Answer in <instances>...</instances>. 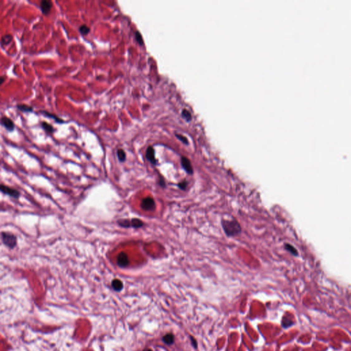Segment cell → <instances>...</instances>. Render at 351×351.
<instances>
[{"label": "cell", "mask_w": 351, "mask_h": 351, "mask_svg": "<svg viewBox=\"0 0 351 351\" xmlns=\"http://www.w3.org/2000/svg\"><path fill=\"white\" fill-rule=\"evenodd\" d=\"M17 108L23 113H32L34 111L32 106H28L24 104H19L17 105Z\"/></svg>", "instance_id": "obj_14"}, {"label": "cell", "mask_w": 351, "mask_h": 351, "mask_svg": "<svg viewBox=\"0 0 351 351\" xmlns=\"http://www.w3.org/2000/svg\"><path fill=\"white\" fill-rule=\"evenodd\" d=\"M176 137L179 140L181 141L182 143L186 144V145H188L189 142H188V139H187V137L183 136V135H180V134H176Z\"/></svg>", "instance_id": "obj_23"}, {"label": "cell", "mask_w": 351, "mask_h": 351, "mask_svg": "<svg viewBox=\"0 0 351 351\" xmlns=\"http://www.w3.org/2000/svg\"><path fill=\"white\" fill-rule=\"evenodd\" d=\"M191 342L193 343V346H194L195 349H197L198 344H197V342H196V340L194 338H192V337H191Z\"/></svg>", "instance_id": "obj_25"}, {"label": "cell", "mask_w": 351, "mask_h": 351, "mask_svg": "<svg viewBox=\"0 0 351 351\" xmlns=\"http://www.w3.org/2000/svg\"><path fill=\"white\" fill-rule=\"evenodd\" d=\"M0 123L9 132H12L15 128V123H14L12 119L8 118V117H2L1 119H0Z\"/></svg>", "instance_id": "obj_5"}, {"label": "cell", "mask_w": 351, "mask_h": 351, "mask_svg": "<svg viewBox=\"0 0 351 351\" xmlns=\"http://www.w3.org/2000/svg\"><path fill=\"white\" fill-rule=\"evenodd\" d=\"M174 335L172 333H167L166 335H164L162 338L163 342L168 346L172 345L174 342Z\"/></svg>", "instance_id": "obj_12"}, {"label": "cell", "mask_w": 351, "mask_h": 351, "mask_svg": "<svg viewBox=\"0 0 351 351\" xmlns=\"http://www.w3.org/2000/svg\"><path fill=\"white\" fill-rule=\"evenodd\" d=\"M111 285L113 290L116 291H120L123 287V283L119 279L113 280L111 283Z\"/></svg>", "instance_id": "obj_15"}, {"label": "cell", "mask_w": 351, "mask_h": 351, "mask_svg": "<svg viewBox=\"0 0 351 351\" xmlns=\"http://www.w3.org/2000/svg\"><path fill=\"white\" fill-rule=\"evenodd\" d=\"M1 239L3 244L9 248H14L17 246V237L9 232H2L0 233Z\"/></svg>", "instance_id": "obj_2"}, {"label": "cell", "mask_w": 351, "mask_h": 351, "mask_svg": "<svg viewBox=\"0 0 351 351\" xmlns=\"http://www.w3.org/2000/svg\"><path fill=\"white\" fill-rule=\"evenodd\" d=\"M187 185H188V182L186 180H184L178 184V187H180V189H181L182 190H185L186 188L187 187Z\"/></svg>", "instance_id": "obj_24"}, {"label": "cell", "mask_w": 351, "mask_h": 351, "mask_svg": "<svg viewBox=\"0 0 351 351\" xmlns=\"http://www.w3.org/2000/svg\"><path fill=\"white\" fill-rule=\"evenodd\" d=\"M143 223L142 220L137 218L130 219V227L135 228H139L143 226Z\"/></svg>", "instance_id": "obj_17"}, {"label": "cell", "mask_w": 351, "mask_h": 351, "mask_svg": "<svg viewBox=\"0 0 351 351\" xmlns=\"http://www.w3.org/2000/svg\"><path fill=\"white\" fill-rule=\"evenodd\" d=\"M6 80V76L3 75V76H0V86H1Z\"/></svg>", "instance_id": "obj_26"}, {"label": "cell", "mask_w": 351, "mask_h": 351, "mask_svg": "<svg viewBox=\"0 0 351 351\" xmlns=\"http://www.w3.org/2000/svg\"><path fill=\"white\" fill-rule=\"evenodd\" d=\"M0 191L14 198H18L20 196V192L17 189L4 185H0Z\"/></svg>", "instance_id": "obj_3"}, {"label": "cell", "mask_w": 351, "mask_h": 351, "mask_svg": "<svg viewBox=\"0 0 351 351\" xmlns=\"http://www.w3.org/2000/svg\"><path fill=\"white\" fill-rule=\"evenodd\" d=\"M181 115L182 117V118L185 119L187 122L191 121V119H192V116H191V113L189 112L188 110H187V109L182 110V111L181 113Z\"/></svg>", "instance_id": "obj_19"}, {"label": "cell", "mask_w": 351, "mask_h": 351, "mask_svg": "<svg viewBox=\"0 0 351 351\" xmlns=\"http://www.w3.org/2000/svg\"><path fill=\"white\" fill-rule=\"evenodd\" d=\"M117 263L119 267H125L128 266L129 264V258L127 254L123 252L119 253L117 258Z\"/></svg>", "instance_id": "obj_7"}, {"label": "cell", "mask_w": 351, "mask_h": 351, "mask_svg": "<svg viewBox=\"0 0 351 351\" xmlns=\"http://www.w3.org/2000/svg\"><path fill=\"white\" fill-rule=\"evenodd\" d=\"M146 158L151 163L154 165L156 164V160L155 159V152L152 146H149L146 150Z\"/></svg>", "instance_id": "obj_9"}, {"label": "cell", "mask_w": 351, "mask_h": 351, "mask_svg": "<svg viewBox=\"0 0 351 351\" xmlns=\"http://www.w3.org/2000/svg\"><path fill=\"white\" fill-rule=\"evenodd\" d=\"M281 325H282V326H283V327L284 329H287V328H289V327H290L291 326L294 325V322L293 321H292L291 320L289 319V318H287V317L285 318L284 316H283V320H282Z\"/></svg>", "instance_id": "obj_18"}, {"label": "cell", "mask_w": 351, "mask_h": 351, "mask_svg": "<svg viewBox=\"0 0 351 351\" xmlns=\"http://www.w3.org/2000/svg\"><path fill=\"white\" fill-rule=\"evenodd\" d=\"M141 206H142V208L143 210H145V211H152V210L155 209L156 204L153 198L147 197L143 200Z\"/></svg>", "instance_id": "obj_4"}, {"label": "cell", "mask_w": 351, "mask_h": 351, "mask_svg": "<svg viewBox=\"0 0 351 351\" xmlns=\"http://www.w3.org/2000/svg\"><path fill=\"white\" fill-rule=\"evenodd\" d=\"M143 351H153L151 349H145Z\"/></svg>", "instance_id": "obj_27"}, {"label": "cell", "mask_w": 351, "mask_h": 351, "mask_svg": "<svg viewBox=\"0 0 351 351\" xmlns=\"http://www.w3.org/2000/svg\"><path fill=\"white\" fill-rule=\"evenodd\" d=\"M135 37H136V39L137 41V42L139 43V45H142L143 44V36L142 35V34H141L139 31H137L136 33H135Z\"/></svg>", "instance_id": "obj_22"}, {"label": "cell", "mask_w": 351, "mask_h": 351, "mask_svg": "<svg viewBox=\"0 0 351 351\" xmlns=\"http://www.w3.org/2000/svg\"><path fill=\"white\" fill-rule=\"evenodd\" d=\"M79 31H80V33L82 34H83V35H87V34H88V33L90 32V28H89L87 25H82L80 27H79Z\"/></svg>", "instance_id": "obj_21"}, {"label": "cell", "mask_w": 351, "mask_h": 351, "mask_svg": "<svg viewBox=\"0 0 351 351\" xmlns=\"http://www.w3.org/2000/svg\"><path fill=\"white\" fill-rule=\"evenodd\" d=\"M222 226L227 237H233L239 235L242 233V226L237 219H222Z\"/></svg>", "instance_id": "obj_1"}, {"label": "cell", "mask_w": 351, "mask_h": 351, "mask_svg": "<svg viewBox=\"0 0 351 351\" xmlns=\"http://www.w3.org/2000/svg\"><path fill=\"white\" fill-rule=\"evenodd\" d=\"M181 164L182 166L183 167V169L185 170L186 172L189 174H192L194 173V170H193V167L191 166V163L190 161L188 158L185 156H182L181 158Z\"/></svg>", "instance_id": "obj_8"}, {"label": "cell", "mask_w": 351, "mask_h": 351, "mask_svg": "<svg viewBox=\"0 0 351 351\" xmlns=\"http://www.w3.org/2000/svg\"><path fill=\"white\" fill-rule=\"evenodd\" d=\"M52 2L50 0H43L40 3V9L44 15H47L52 8Z\"/></svg>", "instance_id": "obj_6"}, {"label": "cell", "mask_w": 351, "mask_h": 351, "mask_svg": "<svg viewBox=\"0 0 351 351\" xmlns=\"http://www.w3.org/2000/svg\"><path fill=\"white\" fill-rule=\"evenodd\" d=\"M13 40V36L10 34H6L1 38V45L2 46H6L11 43Z\"/></svg>", "instance_id": "obj_13"}, {"label": "cell", "mask_w": 351, "mask_h": 351, "mask_svg": "<svg viewBox=\"0 0 351 351\" xmlns=\"http://www.w3.org/2000/svg\"><path fill=\"white\" fill-rule=\"evenodd\" d=\"M284 248L285 249V250H287V252H289L290 254H291L292 255L294 256V257H298L299 255L298 250L293 245H291V244H290V243H284Z\"/></svg>", "instance_id": "obj_11"}, {"label": "cell", "mask_w": 351, "mask_h": 351, "mask_svg": "<svg viewBox=\"0 0 351 351\" xmlns=\"http://www.w3.org/2000/svg\"><path fill=\"white\" fill-rule=\"evenodd\" d=\"M118 157L119 161H121V162H123V161H125L126 155V152H124V150H123L122 149L118 150Z\"/></svg>", "instance_id": "obj_20"}, {"label": "cell", "mask_w": 351, "mask_h": 351, "mask_svg": "<svg viewBox=\"0 0 351 351\" xmlns=\"http://www.w3.org/2000/svg\"><path fill=\"white\" fill-rule=\"evenodd\" d=\"M41 127H42V128L45 130V131L49 134L53 133L55 130L54 127L46 122H41Z\"/></svg>", "instance_id": "obj_16"}, {"label": "cell", "mask_w": 351, "mask_h": 351, "mask_svg": "<svg viewBox=\"0 0 351 351\" xmlns=\"http://www.w3.org/2000/svg\"><path fill=\"white\" fill-rule=\"evenodd\" d=\"M40 113H42V114L43 115V116L47 117V118H50V119H54V121L56 122V123H65V121H64L63 119H60V118H58V117L57 115L53 114V113H51L48 112V111H41Z\"/></svg>", "instance_id": "obj_10"}]
</instances>
